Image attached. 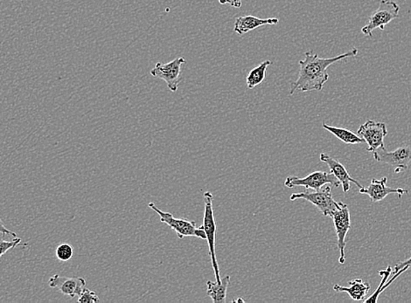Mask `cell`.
I'll return each mask as SVG.
<instances>
[{"mask_svg": "<svg viewBox=\"0 0 411 303\" xmlns=\"http://www.w3.org/2000/svg\"><path fill=\"white\" fill-rule=\"evenodd\" d=\"M358 55V49H353L350 51L332 57V58H321L317 53L308 51L305 53V59L299 60V70L298 79L292 83L290 95H294L296 91L310 92V91H321L325 84L328 82L329 75L326 70L333 63L339 60L353 58Z\"/></svg>", "mask_w": 411, "mask_h": 303, "instance_id": "cell-1", "label": "cell"}, {"mask_svg": "<svg viewBox=\"0 0 411 303\" xmlns=\"http://www.w3.org/2000/svg\"><path fill=\"white\" fill-rule=\"evenodd\" d=\"M204 200V215L203 223L201 228L203 229L206 234V241L208 242V250L211 259V265L215 272L217 282H221L220 268H219L217 252H215V241H217V222L215 218L214 211V197L210 191H206L203 194Z\"/></svg>", "mask_w": 411, "mask_h": 303, "instance_id": "cell-2", "label": "cell"}, {"mask_svg": "<svg viewBox=\"0 0 411 303\" xmlns=\"http://www.w3.org/2000/svg\"><path fill=\"white\" fill-rule=\"evenodd\" d=\"M148 207L160 216L161 223L167 225L168 227L176 232L177 236L180 240H183L186 237H196L201 239V240L206 241V234L203 229L201 227H198L194 221L185 220V218H174L173 214L160 210L154 203H149Z\"/></svg>", "mask_w": 411, "mask_h": 303, "instance_id": "cell-3", "label": "cell"}, {"mask_svg": "<svg viewBox=\"0 0 411 303\" xmlns=\"http://www.w3.org/2000/svg\"><path fill=\"white\" fill-rule=\"evenodd\" d=\"M400 6L393 0H380L379 8L369 17L368 24L362 29L364 35L372 38L373 31L380 28L383 31L385 26L399 15Z\"/></svg>", "mask_w": 411, "mask_h": 303, "instance_id": "cell-4", "label": "cell"}, {"mask_svg": "<svg viewBox=\"0 0 411 303\" xmlns=\"http://www.w3.org/2000/svg\"><path fill=\"white\" fill-rule=\"evenodd\" d=\"M290 200L294 201L296 200H305L314 205L324 216H329L333 211L339 208V202H336L332 195V187L329 185H325L323 189L319 191H303L301 193H293L290 197Z\"/></svg>", "mask_w": 411, "mask_h": 303, "instance_id": "cell-5", "label": "cell"}, {"mask_svg": "<svg viewBox=\"0 0 411 303\" xmlns=\"http://www.w3.org/2000/svg\"><path fill=\"white\" fill-rule=\"evenodd\" d=\"M335 224L337 234V245L339 250V262L344 264L346 261V235L351 228V218H350L348 205L339 202V208L330 215Z\"/></svg>", "mask_w": 411, "mask_h": 303, "instance_id": "cell-6", "label": "cell"}, {"mask_svg": "<svg viewBox=\"0 0 411 303\" xmlns=\"http://www.w3.org/2000/svg\"><path fill=\"white\" fill-rule=\"evenodd\" d=\"M186 63L183 57L168 63L158 62L150 73L156 78L163 80L171 92H176L181 82L182 66Z\"/></svg>", "mask_w": 411, "mask_h": 303, "instance_id": "cell-7", "label": "cell"}, {"mask_svg": "<svg viewBox=\"0 0 411 303\" xmlns=\"http://www.w3.org/2000/svg\"><path fill=\"white\" fill-rule=\"evenodd\" d=\"M326 184H333L338 188L340 183L333 174L326 171H314L305 178L290 176L285 181V185L288 188L303 187L314 191L321 190Z\"/></svg>", "mask_w": 411, "mask_h": 303, "instance_id": "cell-8", "label": "cell"}, {"mask_svg": "<svg viewBox=\"0 0 411 303\" xmlns=\"http://www.w3.org/2000/svg\"><path fill=\"white\" fill-rule=\"evenodd\" d=\"M373 154L375 160L379 163L395 167L396 173L409 169L411 162V146H403L393 151H387L385 148H380Z\"/></svg>", "mask_w": 411, "mask_h": 303, "instance_id": "cell-9", "label": "cell"}, {"mask_svg": "<svg viewBox=\"0 0 411 303\" xmlns=\"http://www.w3.org/2000/svg\"><path fill=\"white\" fill-rule=\"evenodd\" d=\"M357 135L362 138L364 142L368 144L369 148L367 150L369 153H375L380 148H385L384 138L387 136L386 123L373 120L367 121L360 126Z\"/></svg>", "mask_w": 411, "mask_h": 303, "instance_id": "cell-10", "label": "cell"}, {"mask_svg": "<svg viewBox=\"0 0 411 303\" xmlns=\"http://www.w3.org/2000/svg\"><path fill=\"white\" fill-rule=\"evenodd\" d=\"M49 285L62 294L69 296L70 298H75L79 296L85 288L86 281L83 277H66L55 275L49 279Z\"/></svg>", "mask_w": 411, "mask_h": 303, "instance_id": "cell-11", "label": "cell"}, {"mask_svg": "<svg viewBox=\"0 0 411 303\" xmlns=\"http://www.w3.org/2000/svg\"><path fill=\"white\" fill-rule=\"evenodd\" d=\"M387 177H383L380 180L374 178L369 187L360 188V193L368 195L373 203L383 200L389 194H396L401 198L403 194L409 193V190L403 188L387 187Z\"/></svg>", "mask_w": 411, "mask_h": 303, "instance_id": "cell-12", "label": "cell"}, {"mask_svg": "<svg viewBox=\"0 0 411 303\" xmlns=\"http://www.w3.org/2000/svg\"><path fill=\"white\" fill-rule=\"evenodd\" d=\"M319 159H321L323 163L328 164V166L330 169V173L333 174L337 180L339 182L340 184L342 185V189L344 193H349L350 191V183H355L356 187L362 188V185L359 183L358 181L353 178L350 176L349 171H346V168L340 162L336 160L335 158L329 156V155L326 153H321V156H319Z\"/></svg>", "mask_w": 411, "mask_h": 303, "instance_id": "cell-13", "label": "cell"}, {"mask_svg": "<svg viewBox=\"0 0 411 303\" xmlns=\"http://www.w3.org/2000/svg\"><path fill=\"white\" fill-rule=\"evenodd\" d=\"M278 22L279 19L277 18L260 19L251 15L242 16L235 19L234 30L237 35L242 36L260 26L278 25Z\"/></svg>", "mask_w": 411, "mask_h": 303, "instance_id": "cell-14", "label": "cell"}, {"mask_svg": "<svg viewBox=\"0 0 411 303\" xmlns=\"http://www.w3.org/2000/svg\"><path fill=\"white\" fill-rule=\"evenodd\" d=\"M350 287H343L338 284L333 286V291L336 292L348 293L353 301L359 302L367 297V295L371 289L369 282H363L362 279H355L349 282Z\"/></svg>", "mask_w": 411, "mask_h": 303, "instance_id": "cell-15", "label": "cell"}, {"mask_svg": "<svg viewBox=\"0 0 411 303\" xmlns=\"http://www.w3.org/2000/svg\"><path fill=\"white\" fill-rule=\"evenodd\" d=\"M230 282V275L225 276L221 279V282L208 281L207 282V294L210 296L212 302L215 303L226 302L227 291Z\"/></svg>", "mask_w": 411, "mask_h": 303, "instance_id": "cell-16", "label": "cell"}, {"mask_svg": "<svg viewBox=\"0 0 411 303\" xmlns=\"http://www.w3.org/2000/svg\"><path fill=\"white\" fill-rule=\"evenodd\" d=\"M322 127L346 144H358L364 143V140L362 137H359L358 135L352 132L351 130L345 129V128L330 126L326 123H323Z\"/></svg>", "mask_w": 411, "mask_h": 303, "instance_id": "cell-17", "label": "cell"}, {"mask_svg": "<svg viewBox=\"0 0 411 303\" xmlns=\"http://www.w3.org/2000/svg\"><path fill=\"white\" fill-rule=\"evenodd\" d=\"M271 60H265V62H262L260 65L255 67V69L249 72L247 78H246L248 89H254V87L264 83L266 76V70H267L268 67L271 66Z\"/></svg>", "mask_w": 411, "mask_h": 303, "instance_id": "cell-18", "label": "cell"}, {"mask_svg": "<svg viewBox=\"0 0 411 303\" xmlns=\"http://www.w3.org/2000/svg\"><path fill=\"white\" fill-rule=\"evenodd\" d=\"M392 267H390V266H389V267L387 268L386 270H382L379 272V275L380 276V277H382V282H380V284L379 285L378 288H377V291L374 293V294L370 296L369 298L366 299L365 301H364V302L365 303H376L377 301H378V297L379 295L380 294H382V288L384 286V284H386L387 279H389L390 274H392Z\"/></svg>", "mask_w": 411, "mask_h": 303, "instance_id": "cell-19", "label": "cell"}, {"mask_svg": "<svg viewBox=\"0 0 411 303\" xmlns=\"http://www.w3.org/2000/svg\"><path fill=\"white\" fill-rule=\"evenodd\" d=\"M56 257L60 261H69L74 255V248L72 245L62 243L56 248Z\"/></svg>", "mask_w": 411, "mask_h": 303, "instance_id": "cell-20", "label": "cell"}, {"mask_svg": "<svg viewBox=\"0 0 411 303\" xmlns=\"http://www.w3.org/2000/svg\"><path fill=\"white\" fill-rule=\"evenodd\" d=\"M100 301L99 295L95 291H90L89 288H84L79 295L77 302L79 303H97Z\"/></svg>", "mask_w": 411, "mask_h": 303, "instance_id": "cell-21", "label": "cell"}, {"mask_svg": "<svg viewBox=\"0 0 411 303\" xmlns=\"http://www.w3.org/2000/svg\"><path fill=\"white\" fill-rule=\"evenodd\" d=\"M22 239L15 237L12 241H5L4 239H0V259L11 249L15 248L20 244Z\"/></svg>", "mask_w": 411, "mask_h": 303, "instance_id": "cell-22", "label": "cell"}, {"mask_svg": "<svg viewBox=\"0 0 411 303\" xmlns=\"http://www.w3.org/2000/svg\"><path fill=\"white\" fill-rule=\"evenodd\" d=\"M0 234H2L3 235L8 234L13 238L17 237V234L15 232L10 231L6 227V225L2 222L1 218H0Z\"/></svg>", "mask_w": 411, "mask_h": 303, "instance_id": "cell-23", "label": "cell"}, {"mask_svg": "<svg viewBox=\"0 0 411 303\" xmlns=\"http://www.w3.org/2000/svg\"><path fill=\"white\" fill-rule=\"evenodd\" d=\"M406 266H408V267H411V257L410 259H408V260L406 261H399V263H397L395 266V271H394L393 272H399V270H401V269H403L404 267H406Z\"/></svg>", "mask_w": 411, "mask_h": 303, "instance_id": "cell-24", "label": "cell"}, {"mask_svg": "<svg viewBox=\"0 0 411 303\" xmlns=\"http://www.w3.org/2000/svg\"><path fill=\"white\" fill-rule=\"evenodd\" d=\"M226 1H227V4L233 6L235 8H240L242 0H226Z\"/></svg>", "mask_w": 411, "mask_h": 303, "instance_id": "cell-25", "label": "cell"}, {"mask_svg": "<svg viewBox=\"0 0 411 303\" xmlns=\"http://www.w3.org/2000/svg\"><path fill=\"white\" fill-rule=\"evenodd\" d=\"M219 3H220L221 5H225L227 4V1H226V0H218Z\"/></svg>", "mask_w": 411, "mask_h": 303, "instance_id": "cell-26", "label": "cell"}, {"mask_svg": "<svg viewBox=\"0 0 411 303\" xmlns=\"http://www.w3.org/2000/svg\"><path fill=\"white\" fill-rule=\"evenodd\" d=\"M233 302H244V300L242 299V298H239L238 300H237V301H233Z\"/></svg>", "mask_w": 411, "mask_h": 303, "instance_id": "cell-27", "label": "cell"}]
</instances>
